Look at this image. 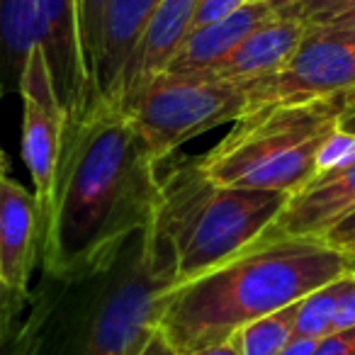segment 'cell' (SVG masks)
<instances>
[{"label": "cell", "mask_w": 355, "mask_h": 355, "mask_svg": "<svg viewBox=\"0 0 355 355\" xmlns=\"http://www.w3.org/2000/svg\"><path fill=\"white\" fill-rule=\"evenodd\" d=\"M158 166L114 100L95 95L66 114L56 193L42 239L44 275H64L146 227L158 200Z\"/></svg>", "instance_id": "1"}, {"label": "cell", "mask_w": 355, "mask_h": 355, "mask_svg": "<svg viewBox=\"0 0 355 355\" xmlns=\"http://www.w3.org/2000/svg\"><path fill=\"white\" fill-rule=\"evenodd\" d=\"M44 321L32 355H144L175 270L153 222L64 275H44Z\"/></svg>", "instance_id": "2"}, {"label": "cell", "mask_w": 355, "mask_h": 355, "mask_svg": "<svg viewBox=\"0 0 355 355\" xmlns=\"http://www.w3.org/2000/svg\"><path fill=\"white\" fill-rule=\"evenodd\" d=\"M345 272V253L324 239L266 232L246 251L168 292L158 338L173 355L219 343L248 321L297 304Z\"/></svg>", "instance_id": "3"}, {"label": "cell", "mask_w": 355, "mask_h": 355, "mask_svg": "<svg viewBox=\"0 0 355 355\" xmlns=\"http://www.w3.org/2000/svg\"><path fill=\"white\" fill-rule=\"evenodd\" d=\"M287 200L285 193L214 183L193 158L168 168L151 222L171 251L175 287L253 246Z\"/></svg>", "instance_id": "4"}, {"label": "cell", "mask_w": 355, "mask_h": 355, "mask_svg": "<svg viewBox=\"0 0 355 355\" xmlns=\"http://www.w3.org/2000/svg\"><path fill=\"white\" fill-rule=\"evenodd\" d=\"M343 110V95H334L248 112L195 161L205 175L227 188L292 195L316 175L319 153L338 129Z\"/></svg>", "instance_id": "5"}, {"label": "cell", "mask_w": 355, "mask_h": 355, "mask_svg": "<svg viewBox=\"0 0 355 355\" xmlns=\"http://www.w3.org/2000/svg\"><path fill=\"white\" fill-rule=\"evenodd\" d=\"M132 127L158 163L200 134L246 114L241 83L207 76L158 73L119 100Z\"/></svg>", "instance_id": "6"}, {"label": "cell", "mask_w": 355, "mask_h": 355, "mask_svg": "<svg viewBox=\"0 0 355 355\" xmlns=\"http://www.w3.org/2000/svg\"><path fill=\"white\" fill-rule=\"evenodd\" d=\"M355 88V35L314 27L272 73L243 83L246 114L275 105L314 103Z\"/></svg>", "instance_id": "7"}, {"label": "cell", "mask_w": 355, "mask_h": 355, "mask_svg": "<svg viewBox=\"0 0 355 355\" xmlns=\"http://www.w3.org/2000/svg\"><path fill=\"white\" fill-rule=\"evenodd\" d=\"M17 93L22 100V161L30 173L32 193L40 205L42 229H46L54 207L66 110L56 93L54 76L42 44H37L27 56Z\"/></svg>", "instance_id": "8"}, {"label": "cell", "mask_w": 355, "mask_h": 355, "mask_svg": "<svg viewBox=\"0 0 355 355\" xmlns=\"http://www.w3.org/2000/svg\"><path fill=\"white\" fill-rule=\"evenodd\" d=\"M42 214L35 193L10 173L0 178V290L10 297L32 292V275L42 261Z\"/></svg>", "instance_id": "9"}, {"label": "cell", "mask_w": 355, "mask_h": 355, "mask_svg": "<svg viewBox=\"0 0 355 355\" xmlns=\"http://www.w3.org/2000/svg\"><path fill=\"white\" fill-rule=\"evenodd\" d=\"M40 44L49 61L56 93L66 114H76L93 100L78 32V0H37Z\"/></svg>", "instance_id": "10"}, {"label": "cell", "mask_w": 355, "mask_h": 355, "mask_svg": "<svg viewBox=\"0 0 355 355\" xmlns=\"http://www.w3.org/2000/svg\"><path fill=\"white\" fill-rule=\"evenodd\" d=\"M355 209V156L336 168L316 173L304 188L290 195L285 209L268 234L324 239L334 224Z\"/></svg>", "instance_id": "11"}, {"label": "cell", "mask_w": 355, "mask_h": 355, "mask_svg": "<svg viewBox=\"0 0 355 355\" xmlns=\"http://www.w3.org/2000/svg\"><path fill=\"white\" fill-rule=\"evenodd\" d=\"M277 15L275 6L270 0H248L246 6L234 10L232 15L212 22L207 27L193 30L171 56L163 73L178 76H202L209 69L227 59L251 32L261 25L270 22Z\"/></svg>", "instance_id": "12"}, {"label": "cell", "mask_w": 355, "mask_h": 355, "mask_svg": "<svg viewBox=\"0 0 355 355\" xmlns=\"http://www.w3.org/2000/svg\"><path fill=\"white\" fill-rule=\"evenodd\" d=\"M156 6L158 0H110L93 73L95 95L114 103L119 100L124 76Z\"/></svg>", "instance_id": "13"}, {"label": "cell", "mask_w": 355, "mask_h": 355, "mask_svg": "<svg viewBox=\"0 0 355 355\" xmlns=\"http://www.w3.org/2000/svg\"><path fill=\"white\" fill-rule=\"evenodd\" d=\"M306 32H309L306 25H302L300 20L275 15L270 22L251 32L227 59H222L214 69H209L202 76L241 85L263 78V76L280 69L295 54L297 46L304 42Z\"/></svg>", "instance_id": "14"}, {"label": "cell", "mask_w": 355, "mask_h": 355, "mask_svg": "<svg viewBox=\"0 0 355 355\" xmlns=\"http://www.w3.org/2000/svg\"><path fill=\"white\" fill-rule=\"evenodd\" d=\"M200 0H158L156 10L146 25L141 42L132 56L122 83L119 100L148 78L163 73L171 56L183 44L185 37L193 32V17ZM117 100V103H119Z\"/></svg>", "instance_id": "15"}, {"label": "cell", "mask_w": 355, "mask_h": 355, "mask_svg": "<svg viewBox=\"0 0 355 355\" xmlns=\"http://www.w3.org/2000/svg\"><path fill=\"white\" fill-rule=\"evenodd\" d=\"M37 44V0H0V61L17 85L27 56Z\"/></svg>", "instance_id": "16"}, {"label": "cell", "mask_w": 355, "mask_h": 355, "mask_svg": "<svg viewBox=\"0 0 355 355\" xmlns=\"http://www.w3.org/2000/svg\"><path fill=\"white\" fill-rule=\"evenodd\" d=\"M46 292L42 280L12 309L0 316V355H32L44 321Z\"/></svg>", "instance_id": "17"}, {"label": "cell", "mask_w": 355, "mask_h": 355, "mask_svg": "<svg viewBox=\"0 0 355 355\" xmlns=\"http://www.w3.org/2000/svg\"><path fill=\"white\" fill-rule=\"evenodd\" d=\"M297 304L248 321L234 334L241 355H280L295 340Z\"/></svg>", "instance_id": "18"}, {"label": "cell", "mask_w": 355, "mask_h": 355, "mask_svg": "<svg viewBox=\"0 0 355 355\" xmlns=\"http://www.w3.org/2000/svg\"><path fill=\"white\" fill-rule=\"evenodd\" d=\"M345 275L329 282V285L319 287L316 292H311L304 300L297 302L295 336L321 340L324 336L331 334V324H334V314H336V306H338V297L340 290H343Z\"/></svg>", "instance_id": "19"}, {"label": "cell", "mask_w": 355, "mask_h": 355, "mask_svg": "<svg viewBox=\"0 0 355 355\" xmlns=\"http://www.w3.org/2000/svg\"><path fill=\"white\" fill-rule=\"evenodd\" d=\"M272 6L280 17L300 20L306 30H314L353 12L355 0H272Z\"/></svg>", "instance_id": "20"}, {"label": "cell", "mask_w": 355, "mask_h": 355, "mask_svg": "<svg viewBox=\"0 0 355 355\" xmlns=\"http://www.w3.org/2000/svg\"><path fill=\"white\" fill-rule=\"evenodd\" d=\"M110 0H78V32H80V51H83L85 73L93 90V73L95 61L100 54V40H103L105 12H107ZM95 98V93H93Z\"/></svg>", "instance_id": "21"}, {"label": "cell", "mask_w": 355, "mask_h": 355, "mask_svg": "<svg viewBox=\"0 0 355 355\" xmlns=\"http://www.w3.org/2000/svg\"><path fill=\"white\" fill-rule=\"evenodd\" d=\"M345 329H355V272H348L343 280V290H340L334 324H331V334H338V331Z\"/></svg>", "instance_id": "22"}, {"label": "cell", "mask_w": 355, "mask_h": 355, "mask_svg": "<svg viewBox=\"0 0 355 355\" xmlns=\"http://www.w3.org/2000/svg\"><path fill=\"white\" fill-rule=\"evenodd\" d=\"M248 0H200L198 10H195L193 17V30H200V27H207L212 22L222 20V17L232 15L234 10H239L241 6H246Z\"/></svg>", "instance_id": "23"}, {"label": "cell", "mask_w": 355, "mask_h": 355, "mask_svg": "<svg viewBox=\"0 0 355 355\" xmlns=\"http://www.w3.org/2000/svg\"><path fill=\"white\" fill-rule=\"evenodd\" d=\"M311 355H355V329L324 336L311 350Z\"/></svg>", "instance_id": "24"}, {"label": "cell", "mask_w": 355, "mask_h": 355, "mask_svg": "<svg viewBox=\"0 0 355 355\" xmlns=\"http://www.w3.org/2000/svg\"><path fill=\"white\" fill-rule=\"evenodd\" d=\"M324 241L336 248H345L355 241V209L324 234Z\"/></svg>", "instance_id": "25"}, {"label": "cell", "mask_w": 355, "mask_h": 355, "mask_svg": "<svg viewBox=\"0 0 355 355\" xmlns=\"http://www.w3.org/2000/svg\"><path fill=\"white\" fill-rule=\"evenodd\" d=\"M183 355H241L236 345V338L229 336V338L219 340V343H209L205 348H198V350H190V353H183Z\"/></svg>", "instance_id": "26"}, {"label": "cell", "mask_w": 355, "mask_h": 355, "mask_svg": "<svg viewBox=\"0 0 355 355\" xmlns=\"http://www.w3.org/2000/svg\"><path fill=\"white\" fill-rule=\"evenodd\" d=\"M316 343H319V340L300 338V336H295V340H292V343L287 345V348L282 350L280 355H311V350L316 348Z\"/></svg>", "instance_id": "27"}, {"label": "cell", "mask_w": 355, "mask_h": 355, "mask_svg": "<svg viewBox=\"0 0 355 355\" xmlns=\"http://www.w3.org/2000/svg\"><path fill=\"white\" fill-rule=\"evenodd\" d=\"M338 129L350 134V137H355V105H348V107L343 110V114H340V119H338Z\"/></svg>", "instance_id": "28"}, {"label": "cell", "mask_w": 355, "mask_h": 355, "mask_svg": "<svg viewBox=\"0 0 355 355\" xmlns=\"http://www.w3.org/2000/svg\"><path fill=\"white\" fill-rule=\"evenodd\" d=\"M329 30H340V32H353L355 35V10L348 12V15L338 17L336 22H331V25H326Z\"/></svg>", "instance_id": "29"}, {"label": "cell", "mask_w": 355, "mask_h": 355, "mask_svg": "<svg viewBox=\"0 0 355 355\" xmlns=\"http://www.w3.org/2000/svg\"><path fill=\"white\" fill-rule=\"evenodd\" d=\"M25 300V297H22ZM22 300H17V297H10V295H6V292L0 290V316L6 314L8 309H12V306L17 304V302H22Z\"/></svg>", "instance_id": "30"}, {"label": "cell", "mask_w": 355, "mask_h": 355, "mask_svg": "<svg viewBox=\"0 0 355 355\" xmlns=\"http://www.w3.org/2000/svg\"><path fill=\"white\" fill-rule=\"evenodd\" d=\"M144 355H173V353H171V348H168V345L163 343V340L156 336V340H153V343H151V348H148Z\"/></svg>", "instance_id": "31"}, {"label": "cell", "mask_w": 355, "mask_h": 355, "mask_svg": "<svg viewBox=\"0 0 355 355\" xmlns=\"http://www.w3.org/2000/svg\"><path fill=\"white\" fill-rule=\"evenodd\" d=\"M340 251H343V253H345V258H348V270H350V272H355V241L350 243V246L340 248Z\"/></svg>", "instance_id": "32"}, {"label": "cell", "mask_w": 355, "mask_h": 355, "mask_svg": "<svg viewBox=\"0 0 355 355\" xmlns=\"http://www.w3.org/2000/svg\"><path fill=\"white\" fill-rule=\"evenodd\" d=\"M343 103H345V107H348V105H355V88L345 90V93H343Z\"/></svg>", "instance_id": "33"}, {"label": "cell", "mask_w": 355, "mask_h": 355, "mask_svg": "<svg viewBox=\"0 0 355 355\" xmlns=\"http://www.w3.org/2000/svg\"><path fill=\"white\" fill-rule=\"evenodd\" d=\"M8 171V161H6V153H3V148H0V178H3V173Z\"/></svg>", "instance_id": "34"}, {"label": "cell", "mask_w": 355, "mask_h": 355, "mask_svg": "<svg viewBox=\"0 0 355 355\" xmlns=\"http://www.w3.org/2000/svg\"><path fill=\"white\" fill-rule=\"evenodd\" d=\"M270 3H272V0H270Z\"/></svg>", "instance_id": "35"}]
</instances>
